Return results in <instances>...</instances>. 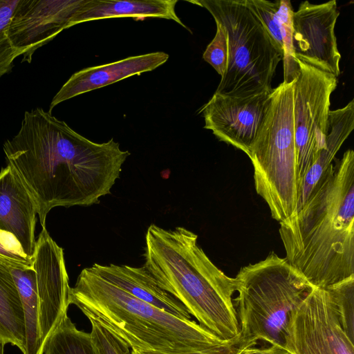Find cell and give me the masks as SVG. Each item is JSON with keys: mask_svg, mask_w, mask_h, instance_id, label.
Returning a JSON list of instances; mask_svg holds the SVG:
<instances>
[{"mask_svg": "<svg viewBox=\"0 0 354 354\" xmlns=\"http://www.w3.org/2000/svg\"><path fill=\"white\" fill-rule=\"evenodd\" d=\"M90 268L102 278L135 297L179 319H192L187 308L177 298L160 288L144 266L138 268L95 263Z\"/></svg>", "mask_w": 354, "mask_h": 354, "instance_id": "16", "label": "cell"}, {"mask_svg": "<svg viewBox=\"0 0 354 354\" xmlns=\"http://www.w3.org/2000/svg\"><path fill=\"white\" fill-rule=\"evenodd\" d=\"M339 12L335 0L300 3L292 13V45L296 59L338 77L341 55L335 27Z\"/></svg>", "mask_w": 354, "mask_h": 354, "instance_id": "10", "label": "cell"}, {"mask_svg": "<svg viewBox=\"0 0 354 354\" xmlns=\"http://www.w3.org/2000/svg\"><path fill=\"white\" fill-rule=\"evenodd\" d=\"M37 206L31 194L8 165L0 171V230L11 234L32 260L36 241Z\"/></svg>", "mask_w": 354, "mask_h": 354, "instance_id": "14", "label": "cell"}, {"mask_svg": "<svg viewBox=\"0 0 354 354\" xmlns=\"http://www.w3.org/2000/svg\"><path fill=\"white\" fill-rule=\"evenodd\" d=\"M5 345L4 342L0 338V354H4Z\"/></svg>", "mask_w": 354, "mask_h": 354, "instance_id": "31", "label": "cell"}, {"mask_svg": "<svg viewBox=\"0 0 354 354\" xmlns=\"http://www.w3.org/2000/svg\"><path fill=\"white\" fill-rule=\"evenodd\" d=\"M197 241L198 235L185 227L166 230L151 224L145 234L144 266L200 326L223 339L238 337L232 301L235 279L214 264Z\"/></svg>", "mask_w": 354, "mask_h": 354, "instance_id": "3", "label": "cell"}, {"mask_svg": "<svg viewBox=\"0 0 354 354\" xmlns=\"http://www.w3.org/2000/svg\"><path fill=\"white\" fill-rule=\"evenodd\" d=\"M177 0H82L69 22V28L91 21L132 17L171 19L187 28L178 17Z\"/></svg>", "mask_w": 354, "mask_h": 354, "instance_id": "17", "label": "cell"}, {"mask_svg": "<svg viewBox=\"0 0 354 354\" xmlns=\"http://www.w3.org/2000/svg\"><path fill=\"white\" fill-rule=\"evenodd\" d=\"M234 279L239 349L254 346L259 340L283 346L290 313L315 287L274 252L241 268Z\"/></svg>", "mask_w": 354, "mask_h": 354, "instance_id": "5", "label": "cell"}, {"mask_svg": "<svg viewBox=\"0 0 354 354\" xmlns=\"http://www.w3.org/2000/svg\"><path fill=\"white\" fill-rule=\"evenodd\" d=\"M69 302L135 351L185 353L225 340L192 319H179L135 297L90 267L71 288Z\"/></svg>", "mask_w": 354, "mask_h": 354, "instance_id": "4", "label": "cell"}, {"mask_svg": "<svg viewBox=\"0 0 354 354\" xmlns=\"http://www.w3.org/2000/svg\"><path fill=\"white\" fill-rule=\"evenodd\" d=\"M297 62L299 73L293 88V121L296 178L300 194L308 171L325 147L330 96L337 87V78L298 59Z\"/></svg>", "mask_w": 354, "mask_h": 354, "instance_id": "8", "label": "cell"}, {"mask_svg": "<svg viewBox=\"0 0 354 354\" xmlns=\"http://www.w3.org/2000/svg\"><path fill=\"white\" fill-rule=\"evenodd\" d=\"M39 301V322L43 346L63 318L70 305L68 276L63 249L42 227L33 256Z\"/></svg>", "mask_w": 354, "mask_h": 354, "instance_id": "11", "label": "cell"}, {"mask_svg": "<svg viewBox=\"0 0 354 354\" xmlns=\"http://www.w3.org/2000/svg\"><path fill=\"white\" fill-rule=\"evenodd\" d=\"M0 258L10 266L32 267L33 266V260L24 255L15 237L1 230H0Z\"/></svg>", "mask_w": 354, "mask_h": 354, "instance_id": "28", "label": "cell"}, {"mask_svg": "<svg viewBox=\"0 0 354 354\" xmlns=\"http://www.w3.org/2000/svg\"><path fill=\"white\" fill-rule=\"evenodd\" d=\"M295 82L273 88L248 157L257 193L279 223L293 216L299 197L293 121Z\"/></svg>", "mask_w": 354, "mask_h": 354, "instance_id": "6", "label": "cell"}, {"mask_svg": "<svg viewBox=\"0 0 354 354\" xmlns=\"http://www.w3.org/2000/svg\"><path fill=\"white\" fill-rule=\"evenodd\" d=\"M19 0H0V77L14 66L18 57L8 37V28L12 13Z\"/></svg>", "mask_w": 354, "mask_h": 354, "instance_id": "25", "label": "cell"}, {"mask_svg": "<svg viewBox=\"0 0 354 354\" xmlns=\"http://www.w3.org/2000/svg\"><path fill=\"white\" fill-rule=\"evenodd\" d=\"M283 339L290 354H354L326 289L314 288L290 313Z\"/></svg>", "mask_w": 354, "mask_h": 354, "instance_id": "9", "label": "cell"}, {"mask_svg": "<svg viewBox=\"0 0 354 354\" xmlns=\"http://www.w3.org/2000/svg\"><path fill=\"white\" fill-rule=\"evenodd\" d=\"M21 299L25 323L26 348L24 354H42L39 322V301L35 270L32 267L10 266Z\"/></svg>", "mask_w": 354, "mask_h": 354, "instance_id": "20", "label": "cell"}, {"mask_svg": "<svg viewBox=\"0 0 354 354\" xmlns=\"http://www.w3.org/2000/svg\"><path fill=\"white\" fill-rule=\"evenodd\" d=\"M250 10L257 17L276 48L283 56L279 9L280 0H245Z\"/></svg>", "mask_w": 354, "mask_h": 354, "instance_id": "24", "label": "cell"}, {"mask_svg": "<svg viewBox=\"0 0 354 354\" xmlns=\"http://www.w3.org/2000/svg\"><path fill=\"white\" fill-rule=\"evenodd\" d=\"M42 354H100L90 333L79 330L66 315L46 341Z\"/></svg>", "mask_w": 354, "mask_h": 354, "instance_id": "21", "label": "cell"}, {"mask_svg": "<svg viewBox=\"0 0 354 354\" xmlns=\"http://www.w3.org/2000/svg\"><path fill=\"white\" fill-rule=\"evenodd\" d=\"M236 354H290L283 346L270 344L263 348L251 346L239 349Z\"/></svg>", "mask_w": 354, "mask_h": 354, "instance_id": "30", "label": "cell"}, {"mask_svg": "<svg viewBox=\"0 0 354 354\" xmlns=\"http://www.w3.org/2000/svg\"><path fill=\"white\" fill-rule=\"evenodd\" d=\"M333 301L342 326L351 342L354 341V277L326 289Z\"/></svg>", "mask_w": 354, "mask_h": 354, "instance_id": "23", "label": "cell"}, {"mask_svg": "<svg viewBox=\"0 0 354 354\" xmlns=\"http://www.w3.org/2000/svg\"><path fill=\"white\" fill-rule=\"evenodd\" d=\"M3 152L33 198L42 227L54 207L90 206L109 194L130 155L113 138L93 142L39 107L25 112Z\"/></svg>", "mask_w": 354, "mask_h": 354, "instance_id": "1", "label": "cell"}, {"mask_svg": "<svg viewBox=\"0 0 354 354\" xmlns=\"http://www.w3.org/2000/svg\"><path fill=\"white\" fill-rule=\"evenodd\" d=\"M240 337V336H239ZM239 337L232 339H225L221 343L201 350L177 354H236L239 350ZM131 354H171L156 351H135Z\"/></svg>", "mask_w": 354, "mask_h": 354, "instance_id": "29", "label": "cell"}, {"mask_svg": "<svg viewBox=\"0 0 354 354\" xmlns=\"http://www.w3.org/2000/svg\"><path fill=\"white\" fill-rule=\"evenodd\" d=\"M169 55L162 51L134 55L73 73L53 97L49 112L61 102L122 80L151 71L165 64Z\"/></svg>", "mask_w": 354, "mask_h": 354, "instance_id": "15", "label": "cell"}, {"mask_svg": "<svg viewBox=\"0 0 354 354\" xmlns=\"http://www.w3.org/2000/svg\"><path fill=\"white\" fill-rule=\"evenodd\" d=\"M270 93L241 97L215 92L198 111L204 118V128L248 156Z\"/></svg>", "mask_w": 354, "mask_h": 354, "instance_id": "13", "label": "cell"}, {"mask_svg": "<svg viewBox=\"0 0 354 354\" xmlns=\"http://www.w3.org/2000/svg\"><path fill=\"white\" fill-rule=\"evenodd\" d=\"M292 7L288 0H280L279 17L283 47V82L291 83L297 80L299 67L292 45Z\"/></svg>", "mask_w": 354, "mask_h": 354, "instance_id": "22", "label": "cell"}, {"mask_svg": "<svg viewBox=\"0 0 354 354\" xmlns=\"http://www.w3.org/2000/svg\"><path fill=\"white\" fill-rule=\"evenodd\" d=\"M279 224L286 259L315 288L354 277V151L333 163L298 212Z\"/></svg>", "mask_w": 354, "mask_h": 354, "instance_id": "2", "label": "cell"}, {"mask_svg": "<svg viewBox=\"0 0 354 354\" xmlns=\"http://www.w3.org/2000/svg\"><path fill=\"white\" fill-rule=\"evenodd\" d=\"M82 0H19L11 17L8 37L22 62L53 40L69 22Z\"/></svg>", "mask_w": 354, "mask_h": 354, "instance_id": "12", "label": "cell"}, {"mask_svg": "<svg viewBox=\"0 0 354 354\" xmlns=\"http://www.w3.org/2000/svg\"><path fill=\"white\" fill-rule=\"evenodd\" d=\"M188 1L205 8L225 31L227 62L216 93L241 97L271 93L283 56L245 0Z\"/></svg>", "mask_w": 354, "mask_h": 354, "instance_id": "7", "label": "cell"}, {"mask_svg": "<svg viewBox=\"0 0 354 354\" xmlns=\"http://www.w3.org/2000/svg\"><path fill=\"white\" fill-rule=\"evenodd\" d=\"M354 128V100L340 109L330 111L324 148L308 171L301 185L298 210L306 202L315 186L333 163L337 151ZM297 210V212H298Z\"/></svg>", "mask_w": 354, "mask_h": 354, "instance_id": "18", "label": "cell"}, {"mask_svg": "<svg viewBox=\"0 0 354 354\" xmlns=\"http://www.w3.org/2000/svg\"><path fill=\"white\" fill-rule=\"evenodd\" d=\"M0 338L24 354L26 331L23 307L10 266L0 258Z\"/></svg>", "mask_w": 354, "mask_h": 354, "instance_id": "19", "label": "cell"}, {"mask_svg": "<svg viewBox=\"0 0 354 354\" xmlns=\"http://www.w3.org/2000/svg\"><path fill=\"white\" fill-rule=\"evenodd\" d=\"M91 335L100 354H130L129 346L98 322L90 320Z\"/></svg>", "mask_w": 354, "mask_h": 354, "instance_id": "26", "label": "cell"}, {"mask_svg": "<svg viewBox=\"0 0 354 354\" xmlns=\"http://www.w3.org/2000/svg\"><path fill=\"white\" fill-rule=\"evenodd\" d=\"M216 24V32L214 39L208 44L203 54V59L209 64L222 77L227 62L226 34L224 28Z\"/></svg>", "mask_w": 354, "mask_h": 354, "instance_id": "27", "label": "cell"}]
</instances>
